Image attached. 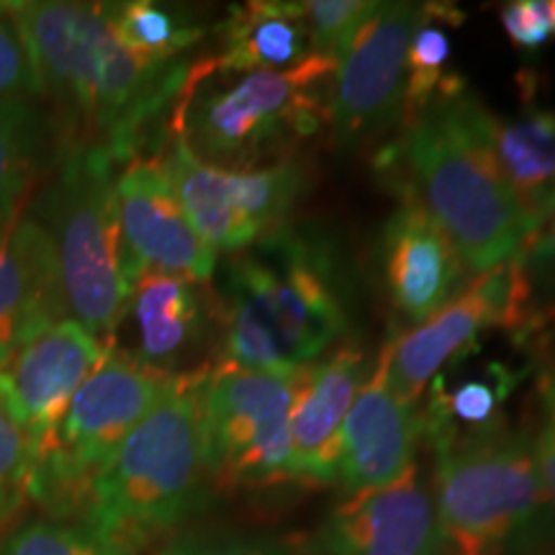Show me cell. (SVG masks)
I'll use <instances>...</instances> for the list:
<instances>
[{
    "label": "cell",
    "mask_w": 555,
    "mask_h": 555,
    "mask_svg": "<svg viewBox=\"0 0 555 555\" xmlns=\"http://www.w3.org/2000/svg\"><path fill=\"white\" fill-rule=\"evenodd\" d=\"M5 11L29 54L39 95L78 129L73 142L101 144L119 163L134 157L142 134L176 106L189 80L185 60H142L111 29L103 3L11 0Z\"/></svg>",
    "instance_id": "1"
},
{
    "label": "cell",
    "mask_w": 555,
    "mask_h": 555,
    "mask_svg": "<svg viewBox=\"0 0 555 555\" xmlns=\"http://www.w3.org/2000/svg\"><path fill=\"white\" fill-rule=\"evenodd\" d=\"M224 360L258 373H296L345 335L347 283L327 234L281 224L227 262Z\"/></svg>",
    "instance_id": "2"
},
{
    "label": "cell",
    "mask_w": 555,
    "mask_h": 555,
    "mask_svg": "<svg viewBox=\"0 0 555 555\" xmlns=\"http://www.w3.org/2000/svg\"><path fill=\"white\" fill-rule=\"evenodd\" d=\"M478 108L481 101L453 82L409 119L384 159L399 176L404 201L425 208L468 273L481 275L519 258L535 227L491 157Z\"/></svg>",
    "instance_id": "3"
},
{
    "label": "cell",
    "mask_w": 555,
    "mask_h": 555,
    "mask_svg": "<svg viewBox=\"0 0 555 555\" xmlns=\"http://www.w3.org/2000/svg\"><path fill=\"white\" fill-rule=\"evenodd\" d=\"M206 373H183L82 494L80 525L121 553L147 551L208 502L211 478L201 429Z\"/></svg>",
    "instance_id": "4"
},
{
    "label": "cell",
    "mask_w": 555,
    "mask_h": 555,
    "mask_svg": "<svg viewBox=\"0 0 555 555\" xmlns=\"http://www.w3.org/2000/svg\"><path fill=\"white\" fill-rule=\"evenodd\" d=\"M335 60L309 54L288 69L217 75L191 65L172 106V134L193 155L227 170L260 168V159L317 134L327 119V90Z\"/></svg>",
    "instance_id": "5"
},
{
    "label": "cell",
    "mask_w": 555,
    "mask_h": 555,
    "mask_svg": "<svg viewBox=\"0 0 555 555\" xmlns=\"http://www.w3.org/2000/svg\"><path fill=\"white\" fill-rule=\"evenodd\" d=\"M435 450L440 555H538L555 540V504L525 435L494 429Z\"/></svg>",
    "instance_id": "6"
},
{
    "label": "cell",
    "mask_w": 555,
    "mask_h": 555,
    "mask_svg": "<svg viewBox=\"0 0 555 555\" xmlns=\"http://www.w3.org/2000/svg\"><path fill=\"white\" fill-rule=\"evenodd\" d=\"M116 165L101 144L69 142L37 219L52 242L67 317L108 343L134 288L116 208Z\"/></svg>",
    "instance_id": "7"
},
{
    "label": "cell",
    "mask_w": 555,
    "mask_h": 555,
    "mask_svg": "<svg viewBox=\"0 0 555 555\" xmlns=\"http://www.w3.org/2000/svg\"><path fill=\"white\" fill-rule=\"evenodd\" d=\"M180 376L183 373L172 376L139 363L111 345L101 365L69 401L54 450L31 476L29 502L44 506L54 519L78 517L93 476L106 466L131 429L168 397Z\"/></svg>",
    "instance_id": "8"
},
{
    "label": "cell",
    "mask_w": 555,
    "mask_h": 555,
    "mask_svg": "<svg viewBox=\"0 0 555 555\" xmlns=\"http://www.w3.org/2000/svg\"><path fill=\"white\" fill-rule=\"evenodd\" d=\"M296 373H258L227 365L206 373L201 429L211 486L240 489L291 478L288 422Z\"/></svg>",
    "instance_id": "9"
},
{
    "label": "cell",
    "mask_w": 555,
    "mask_h": 555,
    "mask_svg": "<svg viewBox=\"0 0 555 555\" xmlns=\"http://www.w3.org/2000/svg\"><path fill=\"white\" fill-rule=\"evenodd\" d=\"M522 258L486 270L466 291L425 322L386 343V376L406 404L416 406L429 384L476 345L489 330H512L527 335L538 327Z\"/></svg>",
    "instance_id": "10"
},
{
    "label": "cell",
    "mask_w": 555,
    "mask_h": 555,
    "mask_svg": "<svg viewBox=\"0 0 555 555\" xmlns=\"http://www.w3.org/2000/svg\"><path fill=\"white\" fill-rule=\"evenodd\" d=\"M427 3L388 0L335 52L327 121L339 147H358L404 114L406 54Z\"/></svg>",
    "instance_id": "11"
},
{
    "label": "cell",
    "mask_w": 555,
    "mask_h": 555,
    "mask_svg": "<svg viewBox=\"0 0 555 555\" xmlns=\"http://www.w3.org/2000/svg\"><path fill=\"white\" fill-rule=\"evenodd\" d=\"M111 345L75 319H60L0 365V401L26 437L31 476L50 457L69 401Z\"/></svg>",
    "instance_id": "12"
},
{
    "label": "cell",
    "mask_w": 555,
    "mask_h": 555,
    "mask_svg": "<svg viewBox=\"0 0 555 555\" xmlns=\"http://www.w3.org/2000/svg\"><path fill=\"white\" fill-rule=\"evenodd\" d=\"M116 208L131 278L168 273L206 283L219 253L185 217L159 159L134 157L116 176Z\"/></svg>",
    "instance_id": "13"
},
{
    "label": "cell",
    "mask_w": 555,
    "mask_h": 555,
    "mask_svg": "<svg viewBox=\"0 0 555 555\" xmlns=\"http://www.w3.org/2000/svg\"><path fill=\"white\" fill-rule=\"evenodd\" d=\"M317 555H440L435 496L412 468L399 481L347 496L314 535Z\"/></svg>",
    "instance_id": "14"
},
{
    "label": "cell",
    "mask_w": 555,
    "mask_h": 555,
    "mask_svg": "<svg viewBox=\"0 0 555 555\" xmlns=\"http://www.w3.org/2000/svg\"><path fill=\"white\" fill-rule=\"evenodd\" d=\"M420 437V409L406 404L388 384L386 358L380 352L376 371L363 380L347 412L335 483L347 496H356L399 481L416 466Z\"/></svg>",
    "instance_id": "15"
},
{
    "label": "cell",
    "mask_w": 555,
    "mask_h": 555,
    "mask_svg": "<svg viewBox=\"0 0 555 555\" xmlns=\"http://www.w3.org/2000/svg\"><path fill=\"white\" fill-rule=\"evenodd\" d=\"M365 376V356L343 345L327 358L298 367L291 404V478L335 483L343 425Z\"/></svg>",
    "instance_id": "16"
},
{
    "label": "cell",
    "mask_w": 555,
    "mask_h": 555,
    "mask_svg": "<svg viewBox=\"0 0 555 555\" xmlns=\"http://www.w3.org/2000/svg\"><path fill=\"white\" fill-rule=\"evenodd\" d=\"M60 319L69 317L50 237L24 204L0 211V365Z\"/></svg>",
    "instance_id": "17"
},
{
    "label": "cell",
    "mask_w": 555,
    "mask_h": 555,
    "mask_svg": "<svg viewBox=\"0 0 555 555\" xmlns=\"http://www.w3.org/2000/svg\"><path fill=\"white\" fill-rule=\"evenodd\" d=\"M380 270L388 301L414 324L453 301L468 273L448 234L414 201H404L386 221Z\"/></svg>",
    "instance_id": "18"
},
{
    "label": "cell",
    "mask_w": 555,
    "mask_h": 555,
    "mask_svg": "<svg viewBox=\"0 0 555 555\" xmlns=\"http://www.w3.org/2000/svg\"><path fill=\"white\" fill-rule=\"evenodd\" d=\"M134 327L139 363L178 376L176 367L204 343L208 327L206 298L198 283L168 273H144L131 288L124 319Z\"/></svg>",
    "instance_id": "19"
},
{
    "label": "cell",
    "mask_w": 555,
    "mask_h": 555,
    "mask_svg": "<svg viewBox=\"0 0 555 555\" xmlns=\"http://www.w3.org/2000/svg\"><path fill=\"white\" fill-rule=\"evenodd\" d=\"M478 121L499 172L538 232L555 214V111L527 106L496 116L481 103Z\"/></svg>",
    "instance_id": "20"
},
{
    "label": "cell",
    "mask_w": 555,
    "mask_h": 555,
    "mask_svg": "<svg viewBox=\"0 0 555 555\" xmlns=\"http://www.w3.org/2000/svg\"><path fill=\"white\" fill-rule=\"evenodd\" d=\"M219 34L221 50L217 57L206 60V67L217 75L288 69L314 54L298 0H253L234 5Z\"/></svg>",
    "instance_id": "21"
},
{
    "label": "cell",
    "mask_w": 555,
    "mask_h": 555,
    "mask_svg": "<svg viewBox=\"0 0 555 555\" xmlns=\"http://www.w3.org/2000/svg\"><path fill=\"white\" fill-rule=\"evenodd\" d=\"M159 163L185 217L208 247L217 253H242L258 242L242 214L240 170L204 163L178 134H172L170 150Z\"/></svg>",
    "instance_id": "22"
},
{
    "label": "cell",
    "mask_w": 555,
    "mask_h": 555,
    "mask_svg": "<svg viewBox=\"0 0 555 555\" xmlns=\"http://www.w3.org/2000/svg\"><path fill=\"white\" fill-rule=\"evenodd\" d=\"M517 380L519 373L504 363H486L457 380L437 376L429 384L425 412H420L422 435L440 448L502 429V406Z\"/></svg>",
    "instance_id": "23"
},
{
    "label": "cell",
    "mask_w": 555,
    "mask_h": 555,
    "mask_svg": "<svg viewBox=\"0 0 555 555\" xmlns=\"http://www.w3.org/2000/svg\"><path fill=\"white\" fill-rule=\"evenodd\" d=\"M44 114L31 101L0 99V211L24 204L50 152Z\"/></svg>",
    "instance_id": "24"
},
{
    "label": "cell",
    "mask_w": 555,
    "mask_h": 555,
    "mask_svg": "<svg viewBox=\"0 0 555 555\" xmlns=\"http://www.w3.org/2000/svg\"><path fill=\"white\" fill-rule=\"evenodd\" d=\"M111 29L124 44L142 60L168 62L183 60V54L204 39V26L193 24L185 13L152 0H127V3H103Z\"/></svg>",
    "instance_id": "25"
},
{
    "label": "cell",
    "mask_w": 555,
    "mask_h": 555,
    "mask_svg": "<svg viewBox=\"0 0 555 555\" xmlns=\"http://www.w3.org/2000/svg\"><path fill=\"white\" fill-rule=\"evenodd\" d=\"M448 24H457L455 9H446L440 3H427L425 16L416 26L412 44L406 54V86H404V116L425 111L442 90L457 82L455 78L446 80V67L450 60V34Z\"/></svg>",
    "instance_id": "26"
},
{
    "label": "cell",
    "mask_w": 555,
    "mask_h": 555,
    "mask_svg": "<svg viewBox=\"0 0 555 555\" xmlns=\"http://www.w3.org/2000/svg\"><path fill=\"white\" fill-rule=\"evenodd\" d=\"M0 555H127L80 522L37 517L24 522L0 543Z\"/></svg>",
    "instance_id": "27"
},
{
    "label": "cell",
    "mask_w": 555,
    "mask_h": 555,
    "mask_svg": "<svg viewBox=\"0 0 555 555\" xmlns=\"http://www.w3.org/2000/svg\"><path fill=\"white\" fill-rule=\"evenodd\" d=\"M29 483L31 466L26 437L0 401V530L11 525L21 506L29 502Z\"/></svg>",
    "instance_id": "28"
},
{
    "label": "cell",
    "mask_w": 555,
    "mask_h": 555,
    "mask_svg": "<svg viewBox=\"0 0 555 555\" xmlns=\"http://www.w3.org/2000/svg\"><path fill=\"white\" fill-rule=\"evenodd\" d=\"M376 5V0H304L301 16L309 29L311 52L335 57L347 34L371 16Z\"/></svg>",
    "instance_id": "29"
},
{
    "label": "cell",
    "mask_w": 555,
    "mask_h": 555,
    "mask_svg": "<svg viewBox=\"0 0 555 555\" xmlns=\"http://www.w3.org/2000/svg\"><path fill=\"white\" fill-rule=\"evenodd\" d=\"M155 555H296L286 543L270 535H234V532H196L180 535Z\"/></svg>",
    "instance_id": "30"
},
{
    "label": "cell",
    "mask_w": 555,
    "mask_h": 555,
    "mask_svg": "<svg viewBox=\"0 0 555 555\" xmlns=\"http://www.w3.org/2000/svg\"><path fill=\"white\" fill-rule=\"evenodd\" d=\"M0 99H39V86L34 78L29 54H26L16 24L5 11V3H0Z\"/></svg>",
    "instance_id": "31"
},
{
    "label": "cell",
    "mask_w": 555,
    "mask_h": 555,
    "mask_svg": "<svg viewBox=\"0 0 555 555\" xmlns=\"http://www.w3.org/2000/svg\"><path fill=\"white\" fill-rule=\"evenodd\" d=\"M502 26L517 50H543L555 39V0H515L502 9Z\"/></svg>",
    "instance_id": "32"
},
{
    "label": "cell",
    "mask_w": 555,
    "mask_h": 555,
    "mask_svg": "<svg viewBox=\"0 0 555 555\" xmlns=\"http://www.w3.org/2000/svg\"><path fill=\"white\" fill-rule=\"evenodd\" d=\"M519 258H522L527 283H530L535 314L538 301H545V307L555 311V214L532 234Z\"/></svg>",
    "instance_id": "33"
},
{
    "label": "cell",
    "mask_w": 555,
    "mask_h": 555,
    "mask_svg": "<svg viewBox=\"0 0 555 555\" xmlns=\"http://www.w3.org/2000/svg\"><path fill=\"white\" fill-rule=\"evenodd\" d=\"M540 393V425L530 440L535 466L547 496L555 504V367H545L538 378Z\"/></svg>",
    "instance_id": "34"
}]
</instances>
